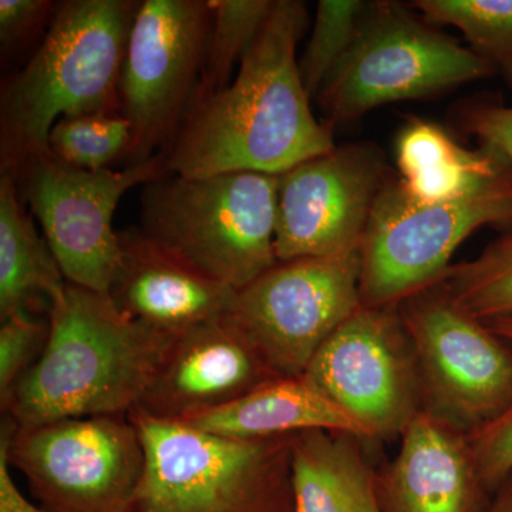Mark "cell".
<instances>
[{
    "label": "cell",
    "instance_id": "obj_1",
    "mask_svg": "<svg viewBox=\"0 0 512 512\" xmlns=\"http://www.w3.org/2000/svg\"><path fill=\"white\" fill-rule=\"evenodd\" d=\"M306 26L305 3L275 0L232 82L192 101L167 151L171 174L281 175L336 147L332 128L316 120L299 73L296 47Z\"/></svg>",
    "mask_w": 512,
    "mask_h": 512
},
{
    "label": "cell",
    "instance_id": "obj_2",
    "mask_svg": "<svg viewBox=\"0 0 512 512\" xmlns=\"http://www.w3.org/2000/svg\"><path fill=\"white\" fill-rule=\"evenodd\" d=\"M47 319L50 333L42 356L0 400L3 416L18 427L130 414L175 339L126 318L109 295L69 282Z\"/></svg>",
    "mask_w": 512,
    "mask_h": 512
},
{
    "label": "cell",
    "instance_id": "obj_3",
    "mask_svg": "<svg viewBox=\"0 0 512 512\" xmlns=\"http://www.w3.org/2000/svg\"><path fill=\"white\" fill-rule=\"evenodd\" d=\"M136 0H64L28 63L0 96V170L15 177L47 154L57 120L120 111L119 84Z\"/></svg>",
    "mask_w": 512,
    "mask_h": 512
},
{
    "label": "cell",
    "instance_id": "obj_4",
    "mask_svg": "<svg viewBox=\"0 0 512 512\" xmlns=\"http://www.w3.org/2000/svg\"><path fill=\"white\" fill-rule=\"evenodd\" d=\"M276 220L278 175L170 173L144 185L137 227L204 274L241 291L278 262Z\"/></svg>",
    "mask_w": 512,
    "mask_h": 512
},
{
    "label": "cell",
    "instance_id": "obj_5",
    "mask_svg": "<svg viewBox=\"0 0 512 512\" xmlns=\"http://www.w3.org/2000/svg\"><path fill=\"white\" fill-rule=\"evenodd\" d=\"M146 468L127 512H295L293 437L235 440L128 414Z\"/></svg>",
    "mask_w": 512,
    "mask_h": 512
},
{
    "label": "cell",
    "instance_id": "obj_6",
    "mask_svg": "<svg viewBox=\"0 0 512 512\" xmlns=\"http://www.w3.org/2000/svg\"><path fill=\"white\" fill-rule=\"evenodd\" d=\"M512 222V167L456 200L420 202L389 178L360 245V296L369 308H397L440 284L457 248L478 228Z\"/></svg>",
    "mask_w": 512,
    "mask_h": 512
},
{
    "label": "cell",
    "instance_id": "obj_7",
    "mask_svg": "<svg viewBox=\"0 0 512 512\" xmlns=\"http://www.w3.org/2000/svg\"><path fill=\"white\" fill-rule=\"evenodd\" d=\"M493 72L406 6L369 2L352 46L315 99L333 128L382 104L433 96Z\"/></svg>",
    "mask_w": 512,
    "mask_h": 512
},
{
    "label": "cell",
    "instance_id": "obj_8",
    "mask_svg": "<svg viewBox=\"0 0 512 512\" xmlns=\"http://www.w3.org/2000/svg\"><path fill=\"white\" fill-rule=\"evenodd\" d=\"M0 450L47 512H127L146 468L143 437L128 414L25 427L5 417Z\"/></svg>",
    "mask_w": 512,
    "mask_h": 512
},
{
    "label": "cell",
    "instance_id": "obj_9",
    "mask_svg": "<svg viewBox=\"0 0 512 512\" xmlns=\"http://www.w3.org/2000/svg\"><path fill=\"white\" fill-rule=\"evenodd\" d=\"M211 23V0L138 2L119 84L133 131L126 167L170 150L200 84Z\"/></svg>",
    "mask_w": 512,
    "mask_h": 512
},
{
    "label": "cell",
    "instance_id": "obj_10",
    "mask_svg": "<svg viewBox=\"0 0 512 512\" xmlns=\"http://www.w3.org/2000/svg\"><path fill=\"white\" fill-rule=\"evenodd\" d=\"M170 174L167 154L121 170L84 171L50 154L32 158L12 177L39 222L69 284L109 295L119 271V231L113 218L131 188Z\"/></svg>",
    "mask_w": 512,
    "mask_h": 512
},
{
    "label": "cell",
    "instance_id": "obj_11",
    "mask_svg": "<svg viewBox=\"0 0 512 512\" xmlns=\"http://www.w3.org/2000/svg\"><path fill=\"white\" fill-rule=\"evenodd\" d=\"M409 336L424 410L470 434L512 400V346L464 311L443 284L397 306Z\"/></svg>",
    "mask_w": 512,
    "mask_h": 512
},
{
    "label": "cell",
    "instance_id": "obj_12",
    "mask_svg": "<svg viewBox=\"0 0 512 512\" xmlns=\"http://www.w3.org/2000/svg\"><path fill=\"white\" fill-rule=\"evenodd\" d=\"M302 376L372 443L399 440L424 410L419 367L397 308L362 306Z\"/></svg>",
    "mask_w": 512,
    "mask_h": 512
},
{
    "label": "cell",
    "instance_id": "obj_13",
    "mask_svg": "<svg viewBox=\"0 0 512 512\" xmlns=\"http://www.w3.org/2000/svg\"><path fill=\"white\" fill-rule=\"evenodd\" d=\"M362 306L357 251L276 262L238 291L228 316L278 375L296 377Z\"/></svg>",
    "mask_w": 512,
    "mask_h": 512
},
{
    "label": "cell",
    "instance_id": "obj_14",
    "mask_svg": "<svg viewBox=\"0 0 512 512\" xmlns=\"http://www.w3.org/2000/svg\"><path fill=\"white\" fill-rule=\"evenodd\" d=\"M389 178L372 144L336 146L278 175L276 259L360 252Z\"/></svg>",
    "mask_w": 512,
    "mask_h": 512
},
{
    "label": "cell",
    "instance_id": "obj_15",
    "mask_svg": "<svg viewBox=\"0 0 512 512\" xmlns=\"http://www.w3.org/2000/svg\"><path fill=\"white\" fill-rule=\"evenodd\" d=\"M281 377L229 316L175 336L170 352L133 412L180 423Z\"/></svg>",
    "mask_w": 512,
    "mask_h": 512
},
{
    "label": "cell",
    "instance_id": "obj_16",
    "mask_svg": "<svg viewBox=\"0 0 512 512\" xmlns=\"http://www.w3.org/2000/svg\"><path fill=\"white\" fill-rule=\"evenodd\" d=\"M384 512H490L488 490L468 434L423 410L379 468Z\"/></svg>",
    "mask_w": 512,
    "mask_h": 512
},
{
    "label": "cell",
    "instance_id": "obj_17",
    "mask_svg": "<svg viewBox=\"0 0 512 512\" xmlns=\"http://www.w3.org/2000/svg\"><path fill=\"white\" fill-rule=\"evenodd\" d=\"M121 261L109 292L126 318L148 328L180 335L231 313L237 293L211 278L140 228L119 231Z\"/></svg>",
    "mask_w": 512,
    "mask_h": 512
},
{
    "label": "cell",
    "instance_id": "obj_18",
    "mask_svg": "<svg viewBox=\"0 0 512 512\" xmlns=\"http://www.w3.org/2000/svg\"><path fill=\"white\" fill-rule=\"evenodd\" d=\"M372 441L343 431L309 430L292 443L295 512H384L379 470L365 444Z\"/></svg>",
    "mask_w": 512,
    "mask_h": 512
},
{
    "label": "cell",
    "instance_id": "obj_19",
    "mask_svg": "<svg viewBox=\"0 0 512 512\" xmlns=\"http://www.w3.org/2000/svg\"><path fill=\"white\" fill-rule=\"evenodd\" d=\"M205 433L235 440L295 436L329 430L362 436V431L303 376H281L234 402L180 421Z\"/></svg>",
    "mask_w": 512,
    "mask_h": 512
},
{
    "label": "cell",
    "instance_id": "obj_20",
    "mask_svg": "<svg viewBox=\"0 0 512 512\" xmlns=\"http://www.w3.org/2000/svg\"><path fill=\"white\" fill-rule=\"evenodd\" d=\"M396 161L404 191L429 204L463 197L511 168L494 148L467 150L437 124L420 119L409 121L397 137Z\"/></svg>",
    "mask_w": 512,
    "mask_h": 512
},
{
    "label": "cell",
    "instance_id": "obj_21",
    "mask_svg": "<svg viewBox=\"0 0 512 512\" xmlns=\"http://www.w3.org/2000/svg\"><path fill=\"white\" fill-rule=\"evenodd\" d=\"M66 284L15 180L0 174V319L19 312L47 316Z\"/></svg>",
    "mask_w": 512,
    "mask_h": 512
},
{
    "label": "cell",
    "instance_id": "obj_22",
    "mask_svg": "<svg viewBox=\"0 0 512 512\" xmlns=\"http://www.w3.org/2000/svg\"><path fill=\"white\" fill-rule=\"evenodd\" d=\"M274 5L275 0H211L207 55L192 101L220 92L232 82Z\"/></svg>",
    "mask_w": 512,
    "mask_h": 512
},
{
    "label": "cell",
    "instance_id": "obj_23",
    "mask_svg": "<svg viewBox=\"0 0 512 512\" xmlns=\"http://www.w3.org/2000/svg\"><path fill=\"white\" fill-rule=\"evenodd\" d=\"M413 8L427 23L460 30L471 50L512 86V0H417Z\"/></svg>",
    "mask_w": 512,
    "mask_h": 512
},
{
    "label": "cell",
    "instance_id": "obj_24",
    "mask_svg": "<svg viewBox=\"0 0 512 512\" xmlns=\"http://www.w3.org/2000/svg\"><path fill=\"white\" fill-rule=\"evenodd\" d=\"M131 143L126 117L120 111H101L57 120L47 137V154L79 170H110L111 164L126 163Z\"/></svg>",
    "mask_w": 512,
    "mask_h": 512
},
{
    "label": "cell",
    "instance_id": "obj_25",
    "mask_svg": "<svg viewBox=\"0 0 512 512\" xmlns=\"http://www.w3.org/2000/svg\"><path fill=\"white\" fill-rule=\"evenodd\" d=\"M441 284L474 318L490 322L512 316V235L498 239L473 261L451 266Z\"/></svg>",
    "mask_w": 512,
    "mask_h": 512
},
{
    "label": "cell",
    "instance_id": "obj_26",
    "mask_svg": "<svg viewBox=\"0 0 512 512\" xmlns=\"http://www.w3.org/2000/svg\"><path fill=\"white\" fill-rule=\"evenodd\" d=\"M367 5L369 2L362 0H320L318 3L311 37L299 60L302 83L311 99L318 96L323 84L348 53Z\"/></svg>",
    "mask_w": 512,
    "mask_h": 512
},
{
    "label": "cell",
    "instance_id": "obj_27",
    "mask_svg": "<svg viewBox=\"0 0 512 512\" xmlns=\"http://www.w3.org/2000/svg\"><path fill=\"white\" fill-rule=\"evenodd\" d=\"M47 316L19 312L0 326V400L36 365L49 340Z\"/></svg>",
    "mask_w": 512,
    "mask_h": 512
},
{
    "label": "cell",
    "instance_id": "obj_28",
    "mask_svg": "<svg viewBox=\"0 0 512 512\" xmlns=\"http://www.w3.org/2000/svg\"><path fill=\"white\" fill-rule=\"evenodd\" d=\"M474 458L491 493L512 474V400L493 420L468 434Z\"/></svg>",
    "mask_w": 512,
    "mask_h": 512
},
{
    "label": "cell",
    "instance_id": "obj_29",
    "mask_svg": "<svg viewBox=\"0 0 512 512\" xmlns=\"http://www.w3.org/2000/svg\"><path fill=\"white\" fill-rule=\"evenodd\" d=\"M59 2L50 0H0L2 55L18 53L35 37L45 36Z\"/></svg>",
    "mask_w": 512,
    "mask_h": 512
},
{
    "label": "cell",
    "instance_id": "obj_30",
    "mask_svg": "<svg viewBox=\"0 0 512 512\" xmlns=\"http://www.w3.org/2000/svg\"><path fill=\"white\" fill-rule=\"evenodd\" d=\"M458 121L467 133L498 151L512 167V107L471 104L460 110Z\"/></svg>",
    "mask_w": 512,
    "mask_h": 512
},
{
    "label": "cell",
    "instance_id": "obj_31",
    "mask_svg": "<svg viewBox=\"0 0 512 512\" xmlns=\"http://www.w3.org/2000/svg\"><path fill=\"white\" fill-rule=\"evenodd\" d=\"M0 512H47L45 508L29 501L19 490L5 453L0 450Z\"/></svg>",
    "mask_w": 512,
    "mask_h": 512
},
{
    "label": "cell",
    "instance_id": "obj_32",
    "mask_svg": "<svg viewBox=\"0 0 512 512\" xmlns=\"http://www.w3.org/2000/svg\"><path fill=\"white\" fill-rule=\"evenodd\" d=\"M490 512H512V474L494 494Z\"/></svg>",
    "mask_w": 512,
    "mask_h": 512
},
{
    "label": "cell",
    "instance_id": "obj_33",
    "mask_svg": "<svg viewBox=\"0 0 512 512\" xmlns=\"http://www.w3.org/2000/svg\"><path fill=\"white\" fill-rule=\"evenodd\" d=\"M485 323H487L488 328L493 330L495 335L500 336L501 339L512 346V316H505V318L494 319Z\"/></svg>",
    "mask_w": 512,
    "mask_h": 512
}]
</instances>
